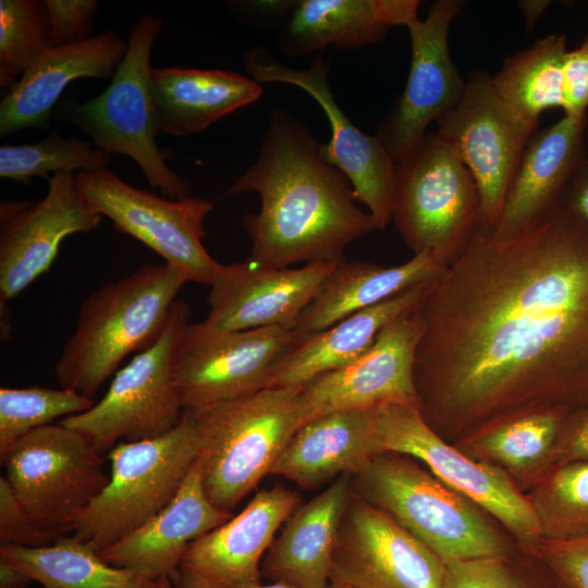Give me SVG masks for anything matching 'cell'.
<instances>
[{
	"label": "cell",
	"instance_id": "obj_1",
	"mask_svg": "<svg viewBox=\"0 0 588 588\" xmlns=\"http://www.w3.org/2000/svg\"><path fill=\"white\" fill-rule=\"evenodd\" d=\"M418 313L414 382L438 433L588 404V221L564 201L514 233L481 226Z\"/></svg>",
	"mask_w": 588,
	"mask_h": 588
},
{
	"label": "cell",
	"instance_id": "obj_2",
	"mask_svg": "<svg viewBox=\"0 0 588 588\" xmlns=\"http://www.w3.org/2000/svg\"><path fill=\"white\" fill-rule=\"evenodd\" d=\"M321 144L284 109L272 110L255 162L224 194L260 196L259 211L243 219L252 261L273 268L338 265L346 261L351 243L378 229Z\"/></svg>",
	"mask_w": 588,
	"mask_h": 588
},
{
	"label": "cell",
	"instance_id": "obj_3",
	"mask_svg": "<svg viewBox=\"0 0 588 588\" xmlns=\"http://www.w3.org/2000/svg\"><path fill=\"white\" fill-rule=\"evenodd\" d=\"M185 283L168 265L147 264L89 293L56 362L60 387L93 399L128 354L157 340Z\"/></svg>",
	"mask_w": 588,
	"mask_h": 588
},
{
	"label": "cell",
	"instance_id": "obj_4",
	"mask_svg": "<svg viewBox=\"0 0 588 588\" xmlns=\"http://www.w3.org/2000/svg\"><path fill=\"white\" fill-rule=\"evenodd\" d=\"M191 415L205 492L230 514L270 475L289 440L308 420L301 388H266Z\"/></svg>",
	"mask_w": 588,
	"mask_h": 588
},
{
	"label": "cell",
	"instance_id": "obj_5",
	"mask_svg": "<svg viewBox=\"0 0 588 588\" xmlns=\"http://www.w3.org/2000/svg\"><path fill=\"white\" fill-rule=\"evenodd\" d=\"M351 488L443 562L505 555L502 536L481 509L407 455L373 457L351 475Z\"/></svg>",
	"mask_w": 588,
	"mask_h": 588
},
{
	"label": "cell",
	"instance_id": "obj_6",
	"mask_svg": "<svg viewBox=\"0 0 588 588\" xmlns=\"http://www.w3.org/2000/svg\"><path fill=\"white\" fill-rule=\"evenodd\" d=\"M162 25L161 17L143 13L130 30L126 53L110 85L86 102L64 103L58 117L88 135L95 146L132 158L152 189L176 200L189 197L193 186L167 166L157 145L149 86L150 54Z\"/></svg>",
	"mask_w": 588,
	"mask_h": 588
},
{
	"label": "cell",
	"instance_id": "obj_7",
	"mask_svg": "<svg viewBox=\"0 0 588 588\" xmlns=\"http://www.w3.org/2000/svg\"><path fill=\"white\" fill-rule=\"evenodd\" d=\"M392 221L414 255L428 250L444 267L482 226L474 176L437 131L395 166Z\"/></svg>",
	"mask_w": 588,
	"mask_h": 588
},
{
	"label": "cell",
	"instance_id": "obj_8",
	"mask_svg": "<svg viewBox=\"0 0 588 588\" xmlns=\"http://www.w3.org/2000/svg\"><path fill=\"white\" fill-rule=\"evenodd\" d=\"M197 456L196 426L186 412L161 437L117 443L108 453L109 481L76 518L74 537L98 553L112 546L173 500Z\"/></svg>",
	"mask_w": 588,
	"mask_h": 588
},
{
	"label": "cell",
	"instance_id": "obj_9",
	"mask_svg": "<svg viewBox=\"0 0 588 588\" xmlns=\"http://www.w3.org/2000/svg\"><path fill=\"white\" fill-rule=\"evenodd\" d=\"M189 315V305L177 298L157 340L115 372L101 400L59 424L84 434L101 452L174 429L184 413L174 384V360Z\"/></svg>",
	"mask_w": 588,
	"mask_h": 588
},
{
	"label": "cell",
	"instance_id": "obj_10",
	"mask_svg": "<svg viewBox=\"0 0 588 588\" xmlns=\"http://www.w3.org/2000/svg\"><path fill=\"white\" fill-rule=\"evenodd\" d=\"M101 453L78 431L50 424L21 438L2 464L29 516L59 538L107 486Z\"/></svg>",
	"mask_w": 588,
	"mask_h": 588
},
{
	"label": "cell",
	"instance_id": "obj_11",
	"mask_svg": "<svg viewBox=\"0 0 588 588\" xmlns=\"http://www.w3.org/2000/svg\"><path fill=\"white\" fill-rule=\"evenodd\" d=\"M90 206L122 233L159 254L185 282L211 285L221 264L203 245L205 219L212 210L200 197L168 199L134 187L109 169L75 174Z\"/></svg>",
	"mask_w": 588,
	"mask_h": 588
},
{
	"label": "cell",
	"instance_id": "obj_12",
	"mask_svg": "<svg viewBox=\"0 0 588 588\" xmlns=\"http://www.w3.org/2000/svg\"><path fill=\"white\" fill-rule=\"evenodd\" d=\"M373 414L383 453L421 461L433 476L499 519L523 543L537 546L541 534L532 502L501 470L450 445L417 405L388 403L375 407Z\"/></svg>",
	"mask_w": 588,
	"mask_h": 588
},
{
	"label": "cell",
	"instance_id": "obj_13",
	"mask_svg": "<svg viewBox=\"0 0 588 588\" xmlns=\"http://www.w3.org/2000/svg\"><path fill=\"white\" fill-rule=\"evenodd\" d=\"M478 186L482 226L495 228L524 150L537 132L531 121L497 93L491 75L476 72L456 105L437 121Z\"/></svg>",
	"mask_w": 588,
	"mask_h": 588
},
{
	"label": "cell",
	"instance_id": "obj_14",
	"mask_svg": "<svg viewBox=\"0 0 588 588\" xmlns=\"http://www.w3.org/2000/svg\"><path fill=\"white\" fill-rule=\"evenodd\" d=\"M296 339L282 327L241 331L189 323L174 360V384L184 412L194 414L268 385L270 372Z\"/></svg>",
	"mask_w": 588,
	"mask_h": 588
},
{
	"label": "cell",
	"instance_id": "obj_15",
	"mask_svg": "<svg viewBox=\"0 0 588 588\" xmlns=\"http://www.w3.org/2000/svg\"><path fill=\"white\" fill-rule=\"evenodd\" d=\"M248 76L260 83H283L301 88L322 108L331 128L328 143L321 144L326 159L351 182L356 201L364 204L378 229L392 221L396 162L378 138L355 126L334 98L329 83V64L319 52L307 69L296 70L275 60L264 47L244 57Z\"/></svg>",
	"mask_w": 588,
	"mask_h": 588
},
{
	"label": "cell",
	"instance_id": "obj_16",
	"mask_svg": "<svg viewBox=\"0 0 588 588\" xmlns=\"http://www.w3.org/2000/svg\"><path fill=\"white\" fill-rule=\"evenodd\" d=\"M444 562L352 488L342 511L330 583L354 588H441Z\"/></svg>",
	"mask_w": 588,
	"mask_h": 588
},
{
	"label": "cell",
	"instance_id": "obj_17",
	"mask_svg": "<svg viewBox=\"0 0 588 588\" xmlns=\"http://www.w3.org/2000/svg\"><path fill=\"white\" fill-rule=\"evenodd\" d=\"M75 174H52L39 200H1L0 305L50 269L66 236L89 233L100 223L102 216L78 189Z\"/></svg>",
	"mask_w": 588,
	"mask_h": 588
},
{
	"label": "cell",
	"instance_id": "obj_18",
	"mask_svg": "<svg viewBox=\"0 0 588 588\" xmlns=\"http://www.w3.org/2000/svg\"><path fill=\"white\" fill-rule=\"evenodd\" d=\"M465 3L437 0L424 20L417 17L407 25L412 45L407 82L376 134L396 163L411 154L429 124L451 110L464 91L466 81L450 54L449 30Z\"/></svg>",
	"mask_w": 588,
	"mask_h": 588
},
{
	"label": "cell",
	"instance_id": "obj_19",
	"mask_svg": "<svg viewBox=\"0 0 588 588\" xmlns=\"http://www.w3.org/2000/svg\"><path fill=\"white\" fill-rule=\"evenodd\" d=\"M299 502L296 491L279 485L259 490L237 515L187 547L171 585L245 588L261 583L265 553Z\"/></svg>",
	"mask_w": 588,
	"mask_h": 588
},
{
	"label": "cell",
	"instance_id": "obj_20",
	"mask_svg": "<svg viewBox=\"0 0 588 588\" xmlns=\"http://www.w3.org/2000/svg\"><path fill=\"white\" fill-rule=\"evenodd\" d=\"M418 306L387 324L356 360L301 388L308 420L334 411L388 403L418 406L414 382L415 352L421 333Z\"/></svg>",
	"mask_w": 588,
	"mask_h": 588
},
{
	"label": "cell",
	"instance_id": "obj_21",
	"mask_svg": "<svg viewBox=\"0 0 588 588\" xmlns=\"http://www.w3.org/2000/svg\"><path fill=\"white\" fill-rule=\"evenodd\" d=\"M335 264L273 268L250 259L221 265L207 297V324L226 331L265 327L294 330Z\"/></svg>",
	"mask_w": 588,
	"mask_h": 588
},
{
	"label": "cell",
	"instance_id": "obj_22",
	"mask_svg": "<svg viewBox=\"0 0 588 588\" xmlns=\"http://www.w3.org/2000/svg\"><path fill=\"white\" fill-rule=\"evenodd\" d=\"M279 13L278 42L290 58L327 47L357 49L382 40L394 26L418 17V0H298L262 2Z\"/></svg>",
	"mask_w": 588,
	"mask_h": 588
},
{
	"label": "cell",
	"instance_id": "obj_23",
	"mask_svg": "<svg viewBox=\"0 0 588 588\" xmlns=\"http://www.w3.org/2000/svg\"><path fill=\"white\" fill-rule=\"evenodd\" d=\"M127 41L107 30L82 42L51 48L9 89L0 103V137L24 128H46L68 85L77 78H113Z\"/></svg>",
	"mask_w": 588,
	"mask_h": 588
},
{
	"label": "cell",
	"instance_id": "obj_24",
	"mask_svg": "<svg viewBox=\"0 0 588 588\" xmlns=\"http://www.w3.org/2000/svg\"><path fill=\"white\" fill-rule=\"evenodd\" d=\"M231 517L207 497L196 461L163 510L98 554L154 581L171 580L187 547Z\"/></svg>",
	"mask_w": 588,
	"mask_h": 588
},
{
	"label": "cell",
	"instance_id": "obj_25",
	"mask_svg": "<svg viewBox=\"0 0 588 588\" xmlns=\"http://www.w3.org/2000/svg\"><path fill=\"white\" fill-rule=\"evenodd\" d=\"M587 114H564L536 132L528 142L494 228L510 234L539 221L563 201L566 189L587 158Z\"/></svg>",
	"mask_w": 588,
	"mask_h": 588
},
{
	"label": "cell",
	"instance_id": "obj_26",
	"mask_svg": "<svg viewBox=\"0 0 588 588\" xmlns=\"http://www.w3.org/2000/svg\"><path fill=\"white\" fill-rule=\"evenodd\" d=\"M373 411L341 409L307 420L289 440L270 475L314 488L358 471L383 453Z\"/></svg>",
	"mask_w": 588,
	"mask_h": 588
},
{
	"label": "cell",
	"instance_id": "obj_27",
	"mask_svg": "<svg viewBox=\"0 0 588 588\" xmlns=\"http://www.w3.org/2000/svg\"><path fill=\"white\" fill-rule=\"evenodd\" d=\"M351 491V475L338 477L298 506L274 537L261 562V575L295 588H326L340 517Z\"/></svg>",
	"mask_w": 588,
	"mask_h": 588
},
{
	"label": "cell",
	"instance_id": "obj_28",
	"mask_svg": "<svg viewBox=\"0 0 588 588\" xmlns=\"http://www.w3.org/2000/svg\"><path fill=\"white\" fill-rule=\"evenodd\" d=\"M428 284L396 294L322 331L296 333L274 364L267 388H302L311 379L356 360L387 324L420 304Z\"/></svg>",
	"mask_w": 588,
	"mask_h": 588
},
{
	"label": "cell",
	"instance_id": "obj_29",
	"mask_svg": "<svg viewBox=\"0 0 588 588\" xmlns=\"http://www.w3.org/2000/svg\"><path fill=\"white\" fill-rule=\"evenodd\" d=\"M150 97L159 132L188 136L260 98L249 76L224 70L151 68Z\"/></svg>",
	"mask_w": 588,
	"mask_h": 588
},
{
	"label": "cell",
	"instance_id": "obj_30",
	"mask_svg": "<svg viewBox=\"0 0 588 588\" xmlns=\"http://www.w3.org/2000/svg\"><path fill=\"white\" fill-rule=\"evenodd\" d=\"M444 268L428 250L396 266L367 261L338 264L302 313L294 331L298 334L322 331L396 294L432 282Z\"/></svg>",
	"mask_w": 588,
	"mask_h": 588
},
{
	"label": "cell",
	"instance_id": "obj_31",
	"mask_svg": "<svg viewBox=\"0 0 588 588\" xmlns=\"http://www.w3.org/2000/svg\"><path fill=\"white\" fill-rule=\"evenodd\" d=\"M0 555L44 588H160V583L105 562L76 537L62 536L47 547L0 546Z\"/></svg>",
	"mask_w": 588,
	"mask_h": 588
},
{
	"label": "cell",
	"instance_id": "obj_32",
	"mask_svg": "<svg viewBox=\"0 0 588 588\" xmlns=\"http://www.w3.org/2000/svg\"><path fill=\"white\" fill-rule=\"evenodd\" d=\"M565 35H548L531 47L505 59L491 75L493 87L507 103L531 121L540 114L563 107V60Z\"/></svg>",
	"mask_w": 588,
	"mask_h": 588
},
{
	"label": "cell",
	"instance_id": "obj_33",
	"mask_svg": "<svg viewBox=\"0 0 588 588\" xmlns=\"http://www.w3.org/2000/svg\"><path fill=\"white\" fill-rule=\"evenodd\" d=\"M561 409L519 414L478 430L468 445L511 470L522 471L548 461L565 416Z\"/></svg>",
	"mask_w": 588,
	"mask_h": 588
},
{
	"label": "cell",
	"instance_id": "obj_34",
	"mask_svg": "<svg viewBox=\"0 0 588 588\" xmlns=\"http://www.w3.org/2000/svg\"><path fill=\"white\" fill-rule=\"evenodd\" d=\"M110 152L79 137L63 138L58 131L34 144L0 147V176L23 183L32 177L48 180L57 172L108 169Z\"/></svg>",
	"mask_w": 588,
	"mask_h": 588
},
{
	"label": "cell",
	"instance_id": "obj_35",
	"mask_svg": "<svg viewBox=\"0 0 588 588\" xmlns=\"http://www.w3.org/2000/svg\"><path fill=\"white\" fill-rule=\"evenodd\" d=\"M531 502L541 540L588 536V462L554 466Z\"/></svg>",
	"mask_w": 588,
	"mask_h": 588
},
{
	"label": "cell",
	"instance_id": "obj_36",
	"mask_svg": "<svg viewBox=\"0 0 588 588\" xmlns=\"http://www.w3.org/2000/svg\"><path fill=\"white\" fill-rule=\"evenodd\" d=\"M93 399L70 389L45 387L0 389V460L30 431L59 417L86 412Z\"/></svg>",
	"mask_w": 588,
	"mask_h": 588
},
{
	"label": "cell",
	"instance_id": "obj_37",
	"mask_svg": "<svg viewBox=\"0 0 588 588\" xmlns=\"http://www.w3.org/2000/svg\"><path fill=\"white\" fill-rule=\"evenodd\" d=\"M51 49L45 0L0 1V85L11 88Z\"/></svg>",
	"mask_w": 588,
	"mask_h": 588
},
{
	"label": "cell",
	"instance_id": "obj_38",
	"mask_svg": "<svg viewBox=\"0 0 588 588\" xmlns=\"http://www.w3.org/2000/svg\"><path fill=\"white\" fill-rule=\"evenodd\" d=\"M441 588L538 587L516 572L505 555H492L444 562Z\"/></svg>",
	"mask_w": 588,
	"mask_h": 588
},
{
	"label": "cell",
	"instance_id": "obj_39",
	"mask_svg": "<svg viewBox=\"0 0 588 588\" xmlns=\"http://www.w3.org/2000/svg\"><path fill=\"white\" fill-rule=\"evenodd\" d=\"M536 549L560 588H588V536L542 539Z\"/></svg>",
	"mask_w": 588,
	"mask_h": 588
},
{
	"label": "cell",
	"instance_id": "obj_40",
	"mask_svg": "<svg viewBox=\"0 0 588 588\" xmlns=\"http://www.w3.org/2000/svg\"><path fill=\"white\" fill-rule=\"evenodd\" d=\"M51 48L89 39L94 30L96 0H45Z\"/></svg>",
	"mask_w": 588,
	"mask_h": 588
},
{
	"label": "cell",
	"instance_id": "obj_41",
	"mask_svg": "<svg viewBox=\"0 0 588 588\" xmlns=\"http://www.w3.org/2000/svg\"><path fill=\"white\" fill-rule=\"evenodd\" d=\"M56 537L41 529L15 497L5 477L0 478V546L42 548Z\"/></svg>",
	"mask_w": 588,
	"mask_h": 588
},
{
	"label": "cell",
	"instance_id": "obj_42",
	"mask_svg": "<svg viewBox=\"0 0 588 588\" xmlns=\"http://www.w3.org/2000/svg\"><path fill=\"white\" fill-rule=\"evenodd\" d=\"M563 107L565 114L583 115L588 109V35L563 60Z\"/></svg>",
	"mask_w": 588,
	"mask_h": 588
},
{
	"label": "cell",
	"instance_id": "obj_43",
	"mask_svg": "<svg viewBox=\"0 0 588 588\" xmlns=\"http://www.w3.org/2000/svg\"><path fill=\"white\" fill-rule=\"evenodd\" d=\"M588 462V404L569 412L563 421L551 463Z\"/></svg>",
	"mask_w": 588,
	"mask_h": 588
},
{
	"label": "cell",
	"instance_id": "obj_44",
	"mask_svg": "<svg viewBox=\"0 0 588 588\" xmlns=\"http://www.w3.org/2000/svg\"><path fill=\"white\" fill-rule=\"evenodd\" d=\"M564 204L588 221V157L574 174L564 195Z\"/></svg>",
	"mask_w": 588,
	"mask_h": 588
},
{
	"label": "cell",
	"instance_id": "obj_45",
	"mask_svg": "<svg viewBox=\"0 0 588 588\" xmlns=\"http://www.w3.org/2000/svg\"><path fill=\"white\" fill-rule=\"evenodd\" d=\"M33 578L7 558L0 555V588H25Z\"/></svg>",
	"mask_w": 588,
	"mask_h": 588
},
{
	"label": "cell",
	"instance_id": "obj_46",
	"mask_svg": "<svg viewBox=\"0 0 588 588\" xmlns=\"http://www.w3.org/2000/svg\"><path fill=\"white\" fill-rule=\"evenodd\" d=\"M547 0H525L519 1V9L525 16L527 29H531L543 11L550 5Z\"/></svg>",
	"mask_w": 588,
	"mask_h": 588
},
{
	"label": "cell",
	"instance_id": "obj_47",
	"mask_svg": "<svg viewBox=\"0 0 588 588\" xmlns=\"http://www.w3.org/2000/svg\"><path fill=\"white\" fill-rule=\"evenodd\" d=\"M245 588H295V587L287 585L285 583L271 581V584H268V585H262L261 583H259V584H255Z\"/></svg>",
	"mask_w": 588,
	"mask_h": 588
},
{
	"label": "cell",
	"instance_id": "obj_48",
	"mask_svg": "<svg viewBox=\"0 0 588 588\" xmlns=\"http://www.w3.org/2000/svg\"><path fill=\"white\" fill-rule=\"evenodd\" d=\"M326 588H354L347 585L330 583Z\"/></svg>",
	"mask_w": 588,
	"mask_h": 588
},
{
	"label": "cell",
	"instance_id": "obj_49",
	"mask_svg": "<svg viewBox=\"0 0 588 588\" xmlns=\"http://www.w3.org/2000/svg\"><path fill=\"white\" fill-rule=\"evenodd\" d=\"M160 588H173V586L171 585L170 580H162L160 583Z\"/></svg>",
	"mask_w": 588,
	"mask_h": 588
}]
</instances>
